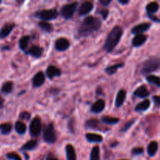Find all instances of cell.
<instances>
[{"mask_svg": "<svg viewBox=\"0 0 160 160\" xmlns=\"http://www.w3.org/2000/svg\"><path fill=\"white\" fill-rule=\"evenodd\" d=\"M101 27V21L93 17H87L83 20L78 27V34L79 37H87L99 31Z\"/></svg>", "mask_w": 160, "mask_h": 160, "instance_id": "1", "label": "cell"}, {"mask_svg": "<svg viewBox=\"0 0 160 160\" xmlns=\"http://www.w3.org/2000/svg\"><path fill=\"white\" fill-rule=\"evenodd\" d=\"M122 35V29L121 27L115 26L111 29L108 34L104 45V50L106 52H111L120 41Z\"/></svg>", "mask_w": 160, "mask_h": 160, "instance_id": "2", "label": "cell"}, {"mask_svg": "<svg viewBox=\"0 0 160 160\" xmlns=\"http://www.w3.org/2000/svg\"><path fill=\"white\" fill-rule=\"evenodd\" d=\"M160 67V58L152 57L144 61L141 67V73L147 74L155 71Z\"/></svg>", "mask_w": 160, "mask_h": 160, "instance_id": "3", "label": "cell"}, {"mask_svg": "<svg viewBox=\"0 0 160 160\" xmlns=\"http://www.w3.org/2000/svg\"><path fill=\"white\" fill-rule=\"evenodd\" d=\"M35 16L42 20H51L58 17V12L55 9H43L36 12Z\"/></svg>", "mask_w": 160, "mask_h": 160, "instance_id": "4", "label": "cell"}, {"mask_svg": "<svg viewBox=\"0 0 160 160\" xmlns=\"http://www.w3.org/2000/svg\"><path fill=\"white\" fill-rule=\"evenodd\" d=\"M43 140L48 144H53L56 140V133L53 123H50L43 133Z\"/></svg>", "mask_w": 160, "mask_h": 160, "instance_id": "5", "label": "cell"}, {"mask_svg": "<svg viewBox=\"0 0 160 160\" xmlns=\"http://www.w3.org/2000/svg\"><path fill=\"white\" fill-rule=\"evenodd\" d=\"M77 6H78L77 2H72L70 3V4L64 5L61 10V15L63 16L64 18L67 19H67H71L73 17L74 13L76 10Z\"/></svg>", "mask_w": 160, "mask_h": 160, "instance_id": "6", "label": "cell"}, {"mask_svg": "<svg viewBox=\"0 0 160 160\" xmlns=\"http://www.w3.org/2000/svg\"><path fill=\"white\" fill-rule=\"evenodd\" d=\"M29 131L30 134L33 137L39 135L41 131H42V123H41V120L39 119V117H35L31 120V123H30Z\"/></svg>", "mask_w": 160, "mask_h": 160, "instance_id": "7", "label": "cell"}, {"mask_svg": "<svg viewBox=\"0 0 160 160\" xmlns=\"http://www.w3.org/2000/svg\"><path fill=\"white\" fill-rule=\"evenodd\" d=\"M69 46H70V43H69L68 40L64 38H58L56 41V43H55V48L57 51L60 52L65 51L69 48Z\"/></svg>", "mask_w": 160, "mask_h": 160, "instance_id": "8", "label": "cell"}, {"mask_svg": "<svg viewBox=\"0 0 160 160\" xmlns=\"http://www.w3.org/2000/svg\"><path fill=\"white\" fill-rule=\"evenodd\" d=\"M151 24L149 23H143L133 27L131 30V33L133 34H141L150 28Z\"/></svg>", "mask_w": 160, "mask_h": 160, "instance_id": "9", "label": "cell"}, {"mask_svg": "<svg viewBox=\"0 0 160 160\" xmlns=\"http://www.w3.org/2000/svg\"><path fill=\"white\" fill-rule=\"evenodd\" d=\"M14 28H15L14 23H6V24H5L0 30V38L3 39L7 37L8 35H9V34L12 32Z\"/></svg>", "mask_w": 160, "mask_h": 160, "instance_id": "10", "label": "cell"}, {"mask_svg": "<svg viewBox=\"0 0 160 160\" xmlns=\"http://www.w3.org/2000/svg\"><path fill=\"white\" fill-rule=\"evenodd\" d=\"M93 9V5L91 2H85L80 6L78 12L80 16H85L91 12Z\"/></svg>", "mask_w": 160, "mask_h": 160, "instance_id": "11", "label": "cell"}, {"mask_svg": "<svg viewBox=\"0 0 160 160\" xmlns=\"http://www.w3.org/2000/svg\"><path fill=\"white\" fill-rule=\"evenodd\" d=\"M26 53L35 58H40L43 53V48H41L39 45H34L31 47L30 49L26 52Z\"/></svg>", "mask_w": 160, "mask_h": 160, "instance_id": "12", "label": "cell"}, {"mask_svg": "<svg viewBox=\"0 0 160 160\" xmlns=\"http://www.w3.org/2000/svg\"><path fill=\"white\" fill-rule=\"evenodd\" d=\"M44 82H45V75L42 72H39L33 78L32 83L35 88L40 87L44 84Z\"/></svg>", "mask_w": 160, "mask_h": 160, "instance_id": "13", "label": "cell"}, {"mask_svg": "<svg viewBox=\"0 0 160 160\" xmlns=\"http://www.w3.org/2000/svg\"><path fill=\"white\" fill-rule=\"evenodd\" d=\"M61 71L59 68L55 66H49L46 70V76L50 79H53L55 77H59L61 75Z\"/></svg>", "mask_w": 160, "mask_h": 160, "instance_id": "14", "label": "cell"}, {"mask_svg": "<svg viewBox=\"0 0 160 160\" xmlns=\"http://www.w3.org/2000/svg\"><path fill=\"white\" fill-rule=\"evenodd\" d=\"M105 107V102L103 99L97 100L96 102L93 104L91 106V111L94 113H99V112H102Z\"/></svg>", "mask_w": 160, "mask_h": 160, "instance_id": "15", "label": "cell"}, {"mask_svg": "<svg viewBox=\"0 0 160 160\" xmlns=\"http://www.w3.org/2000/svg\"><path fill=\"white\" fill-rule=\"evenodd\" d=\"M146 41H147V36L143 34H136L132 40V44L134 47H140L144 45Z\"/></svg>", "mask_w": 160, "mask_h": 160, "instance_id": "16", "label": "cell"}, {"mask_svg": "<svg viewBox=\"0 0 160 160\" xmlns=\"http://www.w3.org/2000/svg\"><path fill=\"white\" fill-rule=\"evenodd\" d=\"M126 98V92L125 90H120L117 93L115 98V106L117 108L121 107L123 105Z\"/></svg>", "mask_w": 160, "mask_h": 160, "instance_id": "17", "label": "cell"}, {"mask_svg": "<svg viewBox=\"0 0 160 160\" xmlns=\"http://www.w3.org/2000/svg\"><path fill=\"white\" fill-rule=\"evenodd\" d=\"M133 95L138 97V98H144L148 96L149 92L145 86H141V87H139L137 89H136V90L134 91Z\"/></svg>", "mask_w": 160, "mask_h": 160, "instance_id": "18", "label": "cell"}, {"mask_svg": "<svg viewBox=\"0 0 160 160\" xmlns=\"http://www.w3.org/2000/svg\"><path fill=\"white\" fill-rule=\"evenodd\" d=\"M86 139L89 142H93V143H100L103 141V138L101 135L97 134H93V133H88L86 134Z\"/></svg>", "mask_w": 160, "mask_h": 160, "instance_id": "19", "label": "cell"}, {"mask_svg": "<svg viewBox=\"0 0 160 160\" xmlns=\"http://www.w3.org/2000/svg\"><path fill=\"white\" fill-rule=\"evenodd\" d=\"M66 156H67V160H76V153L74 147L72 145L68 144L65 147Z\"/></svg>", "mask_w": 160, "mask_h": 160, "instance_id": "20", "label": "cell"}, {"mask_svg": "<svg viewBox=\"0 0 160 160\" xmlns=\"http://www.w3.org/2000/svg\"><path fill=\"white\" fill-rule=\"evenodd\" d=\"M150 101L147 99L144 100V101L141 102L139 104L136 105V106L135 107V111L136 112H142V111H145L150 107Z\"/></svg>", "mask_w": 160, "mask_h": 160, "instance_id": "21", "label": "cell"}, {"mask_svg": "<svg viewBox=\"0 0 160 160\" xmlns=\"http://www.w3.org/2000/svg\"><path fill=\"white\" fill-rule=\"evenodd\" d=\"M158 143L156 142H152L148 145L147 148V154L149 155V156H154L155 155V153L158 151Z\"/></svg>", "mask_w": 160, "mask_h": 160, "instance_id": "22", "label": "cell"}, {"mask_svg": "<svg viewBox=\"0 0 160 160\" xmlns=\"http://www.w3.org/2000/svg\"><path fill=\"white\" fill-rule=\"evenodd\" d=\"M158 8H159V6H158V3L155 2H152L148 3L147 5V6H146V10H147V14L152 15V14L155 13V12L158 11Z\"/></svg>", "mask_w": 160, "mask_h": 160, "instance_id": "23", "label": "cell"}, {"mask_svg": "<svg viewBox=\"0 0 160 160\" xmlns=\"http://www.w3.org/2000/svg\"><path fill=\"white\" fill-rule=\"evenodd\" d=\"M27 127L23 122L17 121L15 123V131L19 134H24L26 132Z\"/></svg>", "mask_w": 160, "mask_h": 160, "instance_id": "24", "label": "cell"}, {"mask_svg": "<svg viewBox=\"0 0 160 160\" xmlns=\"http://www.w3.org/2000/svg\"><path fill=\"white\" fill-rule=\"evenodd\" d=\"M37 142L35 140H30L25 144L24 145L21 147L22 151H30V150H33L37 147Z\"/></svg>", "mask_w": 160, "mask_h": 160, "instance_id": "25", "label": "cell"}, {"mask_svg": "<svg viewBox=\"0 0 160 160\" xmlns=\"http://www.w3.org/2000/svg\"><path fill=\"white\" fill-rule=\"evenodd\" d=\"M124 66L123 62H121V63H117V64H115V65L111 66V67H108L105 69V72H106L109 75H112L115 73L116 71L118 70V69L121 68Z\"/></svg>", "mask_w": 160, "mask_h": 160, "instance_id": "26", "label": "cell"}, {"mask_svg": "<svg viewBox=\"0 0 160 160\" xmlns=\"http://www.w3.org/2000/svg\"><path fill=\"white\" fill-rule=\"evenodd\" d=\"M86 128H89V129H99L100 123L96 119H91L86 122Z\"/></svg>", "mask_w": 160, "mask_h": 160, "instance_id": "27", "label": "cell"}, {"mask_svg": "<svg viewBox=\"0 0 160 160\" xmlns=\"http://www.w3.org/2000/svg\"><path fill=\"white\" fill-rule=\"evenodd\" d=\"M13 88V84L12 81H7L3 84L1 92L4 94H9L12 92Z\"/></svg>", "mask_w": 160, "mask_h": 160, "instance_id": "28", "label": "cell"}, {"mask_svg": "<svg viewBox=\"0 0 160 160\" xmlns=\"http://www.w3.org/2000/svg\"><path fill=\"white\" fill-rule=\"evenodd\" d=\"M89 160H100V148L98 146H94L92 148L89 156Z\"/></svg>", "mask_w": 160, "mask_h": 160, "instance_id": "29", "label": "cell"}, {"mask_svg": "<svg viewBox=\"0 0 160 160\" xmlns=\"http://www.w3.org/2000/svg\"><path fill=\"white\" fill-rule=\"evenodd\" d=\"M101 121L104 123L109 125H113L118 123L119 122V119L116 117H103L101 118Z\"/></svg>", "mask_w": 160, "mask_h": 160, "instance_id": "30", "label": "cell"}, {"mask_svg": "<svg viewBox=\"0 0 160 160\" xmlns=\"http://www.w3.org/2000/svg\"><path fill=\"white\" fill-rule=\"evenodd\" d=\"M29 36H23L19 41V47L22 51H25L28 47V42H29Z\"/></svg>", "mask_w": 160, "mask_h": 160, "instance_id": "31", "label": "cell"}, {"mask_svg": "<svg viewBox=\"0 0 160 160\" xmlns=\"http://www.w3.org/2000/svg\"><path fill=\"white\" fill-rule=\"evenodd\" d=\"M146 80L150 84H152L154 85L157 86V87L160 88V78L158 77L154 76V75H149L146 78Z\"/></svg>", "mask_w": 160, "mask_h": 160, "instance_id": "32", "label": "cell"}, {"mask_svg": "<svg viewBox=\"0 0 160 160\" xmlns=\"http://www.w3.org/2000/svg\"><path fill=\"white\" fill-rule=\"evenodd\" d=\"M12 130V126L10 123H2L0 124V131L3 134H8Z\"/></svg>", "mask_w": 160, "mask_h": 160, "instance_id": "33", "label": "cell"}, {"mask_svg": "<svg viewBox=\"0 0 160 160\" xmlns=\"http://www.w3.org/2000/svg\"><path fill=\"white\" fill-rule=\"evenodd\" d=\"M39 26L41 29L46 31V32H51L52 30H53V27H52V25L50 24V23H47V22H45V21L40 22V23H39Z\"/></svg>", "mask_w": 160, "mask_h": 160, "instance_id": "34", "label": "cell"}, {"mask_svg": "<svg viewBox=\"0 0 160 160\" xmlns=\"http://www.w3.org/2000/svg\"><path fill=\"white\" fill-rule=\"evenodd\" d=\"M6 158L9 159H12V160H21V158L18 156L17 154L14 152H10V153H8L6 155Z\"/></svg>", "mask_w": 160, "mask_h": 160, "instance_id": "35", "label": "cell"}, {"mask_svg": "<svg viewBox=\"0 0 160 160\" xmlns=\"http://www.w3.org/2000/svg\"><path fill=\"white\" fill-rule=\"evenodd\" d=\"M134 121H135V120H131V121L128 122V123H125V124L124 125L123 128H122V129H121V131H122V132H125V131H128V130L130 129V128H131L132 125L133 124Z\"/></svg>", "mask_w": 160, "mask_h": 160, "instance_id": "36", "label": "cell"}, {"mask_svg": "<svg viewBox=\"0 0 160 160\" xmlns=\"http://www.w3.org/2000/svg\"><path fill=\"white\" fill-rule=\"evenodd\" d=\"M144 152V149L142 148H134L132 150V154L134 156H139V155L143 154Z\"/></svg>", "mask_w": 160, "mask_h": 160, "instance_id": "37", "label": "cell"}, {"mask_svg": "<svg viewBox=\"0 0 160 160\" xmlns=\"http://www.w3.org/2000/svg\"><path fill=\"white\" fill-rule=\"evenodd\" d=\"M99 13L102 16V17H103L104 20H106L107 17H108V14H109V12H108V10L107 9H100V10L99 11Z\"/></svg>", "mask_w": 160, "mask_h": 160, "instance_id": "38", "label": "cell"}, {"mask_svg": "<svg viewBox=\"0 0 160 160\" xmlns=\"http://www.w3.org/2000/svg\"><path fill=\"white\" fill-rule=\"evenodd\" d=\"M20 119L22 120H28L30 118H31V114L28 112H23L20 116Z\"/></svg>", "mask_w": 160, "mask_h": 160, "instance_id": "39", "label": "cell"}, {"mask_svg": "<svg viewBox=\"0 0 160 160\" xmlns=\"http://www.w3.org/2000/svg\"><path fill=\"white\" fill-rule=\"evenodd\" d=\"M152 99H153L154 102L155 103V105L158 106V107H160V96H157V95H155V96H153Z\"/></svg>", "mask_w": 160, "mask_h": 160, "instance_id": "40", "label": "cell"}, {"mask_svg": "<svg viewBox=\"0 0 160 160\" xmlns=\"http://www.w3.org/2000/svg\"><path fill=\"white\" fill-rule=\"evenodd\" d=\"M111 0H100V3L103 6H108L111 3Z\"/></svg>", "mask_w": 160, "mask_h": 160, "instance_id": "41", "label": "cell"}, {"mask_svg": "<svg viewBox=\"0 0 160 160\" xmlns=\"http://www.w3.org/2000/svg\"><path fill=\"white\" fill-rule=\"evenodd\" d=\"M148 17H150L151 20H153V21H155V22H160V20H158V18H157V17H154V16L150 15V14H148Z\"/></svg>", "mask_w": 160, "mask_h": 160, "instance_id": "42", "label": "cell"}, {"mask_svg": "<svg viewBox=\"0 0 160 160\" xmlns=\"http://www.w3.org/2000/svg\"><path fill=\"white\" fill-rule=\"evenodd\" d=\"M119 2L122 5H126L130 2V1L129 0H123V1L122 0H119Z\"/></svg>", "mask_w": 160, "mask_h": 160, "instance_id": "43", "label": "cell"}, {"mask_svg": "<svg viewBox=\"0 0 160 160\" xmlns=\"http://www.w3.org/2000/svg\"><path fill=\"white\" fill-rule=\"evenodd\" d=\"M3 104H4V100H3V98L0 96V108H3Z\"/></svg>", "mask_w": 160, "mask_h": 160, "instance_id": "44", "label": "cell"}, {"mask_svg": "<svg viewBox=\"0 0 160 160\" xmlns=\"http://www.w3.org/2000/svg\"><path fill=\"white\" fill-rule=\"evenodd\" d=\"M45 160H58V159H56V158L53 157V156H47Z\"/></svg>", "mask_w": 160, "mask_h": 160, "instance_id": "45", "label": "cell"}, {"mask_svg": "<svg viewBox=\"0 0 160 160\" xmlns=\"http://www.w3.org/2000/svg\"><path fill=\"white\" fill-rule=\"evenodd\" d=\"M2 3V1H0V4H1ZM0 11H1V9H0Z\"/></svg>", "mask_w": 160, "mask_h": 160, "instance_id": "46", "label": "cell"}, {"mask_svg": "<svg viewBox=\"0 0 160 160\" xmlns=\"http://www.w3.org/2000/svg\"><path fill=\"white\" fill-rule=\"evenodd\" d=\"M122 160H127V159H122Z\"/></svg>", "mask_w": 160, "mask_h": 160, "instance_id": "47", "label": "cell"}]
</instances>
